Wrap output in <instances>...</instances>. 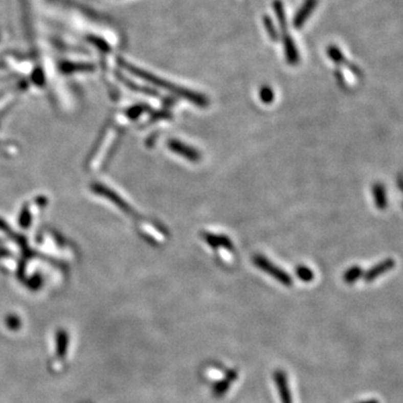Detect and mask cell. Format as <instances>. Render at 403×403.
<instances>
[{
	"instance_id": "cell-5",
	"label": "cell",
	"mask_w": 403,
	"mask_h": 403,
	"mask_svg": "<svg viewBox=\"0 0 403 403\" xmlns=\"http://www.w3.org/2000/svg\"><path fill=\"white\" fill-rule=\"evenodd\" d=\"M230 384H231V381L228 380V378H225V380H222V381H218L217 383L213 385V389H212L213 395H214L215 398H221V396H223L225 393L228 392V390L230 389Z\"/></svg>"
},
{
	"instance_id": "cell-8",
	"label": "cell",
	"mask_w": 403,
	"mask_h": 403,
	"mask_svg": "<svg viewBox=\"0 0 403 403\" xmlns=\"http://www.w3.org/2000/svg\"><path fill=\"white\" fill-rule=\"evenodd\" d=\"M360 403H378V401H376V400H369V401H363V402H360Z\"/></svg>"
},
{
	"instance_id": "cell-6",
	"label": "cell",
	"mask_w": 403,
	"mask_h": 403,
	"mask_svg": "<svg viewBox=\"0 0 403 403\" xmlns=\"http://www.w3.org/2000/svg\"><path fill=\"white\" fill-rule=\"evenodd\" d=\"M296 272H297V276H298L299 279L301 281H305V282H310L314 279V277H315L314 272L309 268H308V266H305V265H299L297 270H296Z\"/></svg>"
},
{
	"instance_id": "cell-4",
	"label": "cell",
	"mask_w": 403,
	"mask_h": 403,
	"mask_svg": "<svg viewBox=\"0 0 403 403\" xmlns=\"http://www.w3.org/2000/svg\"><path fill=\"white\" fill-rule=\"evenodd\" d=\"M203 238L213 248L223 247L225 249H229V250H232V249L234 248V245L232 244V242H231V240L228 238V236H225V235H217V234L206 233V234H203Z\"/></svg>"
},
{
	"instance_id": "cell-1",
	"label": "cell",
	"mask_w": 403,
	"mask_h": 403,
	"mask_svg": "<svg viewBox=\"0 0 403 403\" xmlns=\"http://www.w3.org/2000/svg\"><path fill=\"white\" fill-rule=\"evenodd\" d=\"M253 262L256 264L259 269H261L262 271H264L265 274L270 275L271 277H274L276 280L279 281L280 283L284 284V286H292L293 284V279L292 277H290L287 272H284L282 269H280L279 266H277L276 264L272 263L271 261H269L268 259L262 257V256H256L253 258Z\"/></svg>"
},
{
	"instance_id": "cell-7",
	"label": "cell",
	"mask_w": 403,
	"mask_h": 403,
	"mask_svg": "<svg viewBox=\"0 0 403 403\" xmlns=\"http://www.w3.org/2000/svg\"><path fill=\"white\" fill-rule=\"evenodd\" d=\"M272 99H274V93H272L270 88L269 90L268 88H264V90L261 91V100L264 103H270Z\"/></svg>"
},
{
	"instance_id": "cell-2",
	"label": "cell",
	"mask_w": 403,
	"mask_h": 403,
	"mask_svg": "<svg viewBox=\"0 0 403 403\" xmlns=\"http://www.w3.org/2000/svg\"><path fill=\"white\" fill-rule=\"evenodd\" d=\"M168 147L170 148L177 155H181L182 157L188 159L193 163H197L200 159V153L195 148L185 145L184 142L178 140H170L168 141Z\"/></svg>"
},
{
	"instance_id": "cell-3",
	"label": "cell",
	"mask_w": 403,
	"mask_h": 403,
	"mask_svg": "<svg viewBox=\"0 0 403 403\" xmlns=\"http://www.w3.org/2000/svg\"><path fill=\"white\" fill-rule=\"evenodd\" d=\"M274 380L276 382L278 391H279L281 403H293L292 392H290L286 373L281 370H277L274 374Z\"/></svg>"
}]
</instances>
